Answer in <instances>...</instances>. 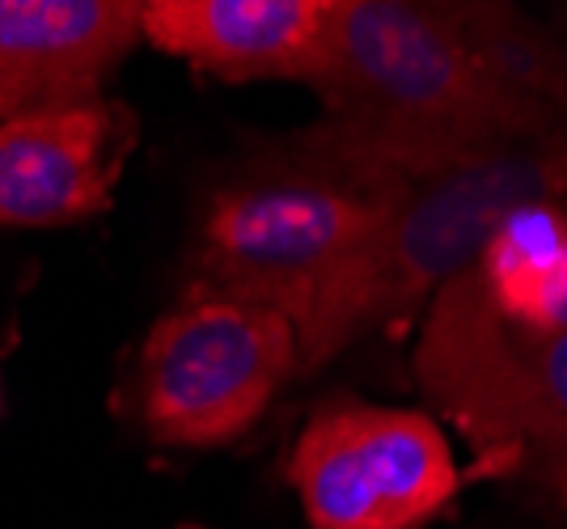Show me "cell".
I'll return each mask as SVG.
<instances>
[{
	"mask_svg": "<svg viewBox=\"0 0 567 529\" xmlns=\"http://www.w3.org/2000/svg\"><path fill=\"white\" fill-rule=\"evenodd\" d=\"M313 90L327 115L271 148L394 183L559 136L492 76L457 4L334 0L331 48Z\"/></svg>",
	"mask_w": 567,
	"mask_h": 529,
	"instance_id": "6da1fadb",
	"label": "cell"
},
{
	"mask_svg": "<svg viewBox=\"0 0 567 529\" xmlns=\"http://www.w3.org/2000/svg\"><path fill=\"white\" fill-rule=\"evenodd\" d=\"M543 199H567V132L492 148L411 183L373 246L297 326V377H313L364 335L424 310L504 220Z\"/></svg>",
	"mask_w": 567,
	"mask_h": 529,
	"instance_id": "7a4b0ae2",
	"label": "cell"
},
{
	"mask_svg": "<svg viewBox=\"0 0 567 529\" xmlns=\"http://www.w3.org/2000/svg\"><path fill=\"white\" fill-rule=\"evenodd\" d=\"M411 183L262 148L199 212L190 292L284 313L292 326L373 246Z\"/></svg>",
	"mask_w": 567,
	"mask_h": 529,
	"instance_id": "3957f363",
	"label": "cell"
},
{
	"mask_svg": "<svg viewBox=\"0 0 567 529\" xmlns=\"http://www.w3.org/2000/svg\"><path fill=\"white\" fill-rule=\"evenodd\" d=\"M415 382L478 479H520L567 512V335H517L450 280L424 305Z\"/></svg>",
	"mask_w": 567,
	"mask_h": 529,
	"instance_id": "277c9868",
	"label": "cell"
},
{
	"mask_svg": "<svg viewBox=\"0 0 567 529\" xmlns=\"http://www.w3.org/2000/svg\"><path fill=\"white\" fill-rule=\"evenodd\" d=\"M292 377L297 326L284 313L187 292L144 339L136 411L157 445L220 449L250 433Z\"/></svg>",
	"mask_w": 567,
	"mask_h": 529,
	"instance_id": "5b68a950",
	"label": "cell"
},
{
	"mask_svg": "<svg viewBox=\"0 0 567 529\" xmlns=\"http://www.w3.org/2000/svg\"><path fill=\"white\" fill-rule=\"evenodd\" d=\"M284 475L309 529H424L466 483L432 415L348 394L309 415Z\"/></svg>",
	"mask_w": 567,
	"mask_h": 529,
	"instance_id": "8992f818",
	"label": "cell"
},
{
	"mask_svg": "<svg viewBox=\"0 0 567 529\" xmlns=\"http://www.w3.org/2000/svg\"><path fill=\"white\" fill-rule=\"evenodd\" d=\"M136 145L123 102L94 97L0 123V229H60L102 217Z\"/></svg>",
	"mask_w": 567,
	"mask_h": 529,
	"instance_id": "52a82bcc",
	"label": "cell"
},
{
	"mask_svg": "<svg viewBox=\"0 0 567 529\" xmlns=\"http://www.w3.org/2000/svg\"><path fill=\"white\" fill-rule=\"evenodd\" d=\"M141 18V0H0V123L102 97Z\"/></svg>",
	"mask_w": 567,
	"mask_h": 529,
	"instance_id": "ba28073f",
	"label": "cell"
},
{
	"mask_svg": "<svg viewBox=\"0 0 567 529\" xmlns=\"http://www.w3.org/2000/svg\"><path fill=\"white\" fill-rule=\"evenodd\" d=\"M334 0H148L141 34L220 81H313L327 64Z\"/></svg>",
	"mask_w": 567,
	"mask_h": 529,
	"instance_id": "9c48e42d",
	"label": "cell"
},
{
	"mask_svg": "<svg viewBox=\"0 0 567 529\" xmlns=\"http://www.w3.org/2000/svg\"><path fill=\"white\" fill-rule=\"evenodd\" d=\"M453 280L517 335H567V199L513 212Z\"/></svg>",
	"mask_w": 567,
	"mask_h": 529,
	"instance_id": "30bf717a",
	"label": "cell"
},
{
	"mask_svg": "<svg viewBox=\"0 0 567 529\" xmlns=\"http://www.w3.org/2000/svg\"><path fill=\"white\" fill-rule=\"evenodd\" d=\"M462 30L499 85L550 132H567V39L513 4H457Z\"/></svg>",
	"mask_w": 567,
	"mask_h": 529,
	"instance_id": "8fae6325",
	"label": "cell"
}]
</instances>
